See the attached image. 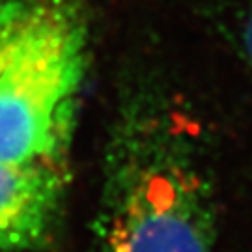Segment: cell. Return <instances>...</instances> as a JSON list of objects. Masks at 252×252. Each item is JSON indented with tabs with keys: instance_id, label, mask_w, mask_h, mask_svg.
I'll return each instance as SVG.
<instances>
[{
	"instance_id": "6da1fadb",
	"label": "cell",
	"mask_w": 252,
	"mask_h": 252,
	"mask_svg": "<svg viewBox=\"0 0 252 252\" xmlns=\"http://www.w3.org/2000/svg\"><path fill=\"white\" fill-rule=\"evenodd\" d=\"M194 120L157 86H131L105 153L95 252H215V200Z\"/></svg>"
},
{
	"instance_id": "7a4b0ae2",
	"label": "cell",
	"mask_w": 252,
	"mask_h": 252,
	"mask_svg": "<svg viewBox=\"0 0 252 252\" xmlns=\"http://www.w3.org/2000/svg\"><path fill=\"white\" fill-rule=\"evenodd\" d=\"M81 0H30L0 73V161H54L71 131L86 69Z\"/></svg>"
},
{
	"instance_id": "3957f363",
	"label": "cell",
	"mask_w": 252,
	"mask_h": 252,
	"mask_svg": "<svg viewBox=\"0 0 252 252\" xmlns=\"http://www.w3.org/2000/svg\"><path fill=\"white\" fill-rule=\"evenodd\" d=\"M63 196L54 161H0V251L36 247L54 224Z\"/></svg>"
},
{
	"instance_id": "277c9868",
	"label": "cell",
	"mask_w": 252,
	"mask_h": 252,
	"mask_svg": "<svg viewBox=\"0 0 252 252\" xmlns=\"http://www.w3.org/2000/svg\"><path fill=\"white\" fill-rule=\"evenodd\" d=\"M30 0H0V73L6 67L25 25Z\"/></svg>"
},
{
	"instance_id": "5b68a950",
	"label": "cell",
	"mask_w": 252,
	"mask_h": 252,
	"mask_svg": "<svg viewBox=\"0 0 252 252\" xmlns=\"http://www.w3.org/2000/svg\"><path fill=\"white\" fill-rule=\"evenodd\" d=\"M239 49H241L245 60L252 67V9L247 13V17L243 19L241 28H239Z\"/></svg>"
}]
</instances>
